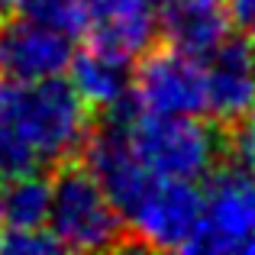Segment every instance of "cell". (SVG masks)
<instances>
[{"label": "cell", "mask_w": 255, "mask_h": 255, "mask_svg": "<svg viewBox=\"0 0 255 255\" xmlns=\"http://www.w3.org/2000/svg\"><path fill=\"white\" fill-rule=\"evenodd\" d=\"M233 10L226 0H162L158 6V29L168 45L187 55L207 58L233 39Z\"/></svg>", "instance_id": "9"}, {"label": "cell", "mask_w": 255, "mask_h": 255, "mask_svg": "<svg viewBox=\"0 0 255 255\" xmlns=\"http://www.w3.org/2000/svg\"><path fill=\"white\" fill-rule=\"evenodd\" d=\"M87 3V36L94 49L117 58H139L158 32L162 0H84Z\"/></svg>", "instance_id": "8"}, {"label": "cell", "mask_w": 255, "mask_h": 255, "mask_svg": "<svg viewBox=\"0 0 255 255\" xmlns=\"http://www.w3.org/2000/svg\"><path fill=\"white\" fill-rule=\"evenodd\" d=\"M194 252L255 255V171L226 168L204 194Z\"/></svg>", "instance_id": "6"}, {"label": "cell", "mask_w": 255, "mask_h": 255, "mask_svg": "<svg viewBox=\"0 0 255 255\" xmlns=\"http://www.w3.org/2000/svg\"><path fill=\"white\" fill-rule=\"evenodd\" d=\"M13 10L23 19L45 26V29H55L68 39L84 36L87 29V3L84 0H16Z\"/></svg>", "instance_id": "14"}, {"label": "cell", "mask_w": 255, "mask_h": 255, "mask_svg": "<svg viewBox=\"0 0 255 255\" xmlns=\"http://www.w3.org/2000/svg\"><path fill=\"white\" fill-rule=\"evenodd\" d=\"M58 249L62 246L49 233V226H42V230H3L0 233V252H10V255H49Z\"/></svg>", "instance_id": "15"}, {"label": "cell", "mask_w": 255, "mask_h": 255, "mask_svg": "<svg viewBox=\"0 0 255 255\" xmlns=\"http://www.w3.org/2000/svg\"><path fill=\"white\" fill-rule=\"evenodd\" d=\"M246 32H249V42L255 45V19H252V23H249V26H246Z\"/></svg>", "instance_id": "19"}, {"label": "cell", "mask_w": 255, "mask_h": 255, "mask_svg": "<svg viewBox=\"0 0 255 255\" xmlns=\"http://www.w3.org/2000/svg\"><path fill=\"white\" fill-rule=\"evenodd\" d=\"M207 68V113L220 123H239L255 104V45L226 39L213 55L204 58Z\"/></svg>", "instance_id": "10"}, {"label": "cell", "mask_w": 255, "mask_h": 255, "mask_svg": "<svg viewBox=\"0 0 255 255\" xmlns=\"http://www.w3.org/2000/svg\"><path fill=\"white\" fill-rule=\"evenodd\" d=\"M49 233L62 249L75 252L117 249L126 243V226L117 204L107 197L91 171L71 162L62 165L52 178Z\"/></svg>", "instance_id": "3"}, {"label": "cell", "mask_w": 255, "mask_h": 255, "mask_svg": "<svg viewBox=\"0 0 255 255\" xmlns=\"http://www.w3.org/2000/svg\"><path fill=\"white\" fill-rule=\"evenodd\" d=\"M81 152H84V168L97 178V184L107 191V197L117 204L120 213L136 200V194L152 178L132 152L126 129H120V126H107L100 132L91 129Z\"/></svg>", "instance_id": "11"}, {"label": "cell", "mask_w": 255, "mask_h": 255, "mask_svg": "<svg viewBox=\"0 0 255 255\" xmlns=\"http://www.w3.org/2000/svg\"><path fill=\"white\" fill-rule=\"evenodd\" d=\"M71 87L91 110H120L129 100V62L87 45L68 62Z\"/></svg>", "instance_id": "12"}, {"label": "cell", "mask_w": 255, "mask_h": 255, "mask_svg": "<svg viewBox=\"0 0 255 255\" xmlns=\"http://www.w3.org/2000/svg\"><path fill=\"white\" fill-rule=\"evenodd\" d=\"M136 158L155 178L200 181L217 168L223 155V139L217 126L191 117H152L136 113L129 126H123Z\"/></svg>", "instance_id": "2"}, {"label": "cell", "mask_w": 255, "mask_h": 255, "mask_svg": "<svg viewBox=\"0 0 255 255\" xmlns=\"http://www.w3.org/2000/svg\"><path fill=\"white\" fill-rule=\"evenodd\" d=\"M129 100L136 113L152 117H200L207 113V68L204 58L165 45L145 49L129 75Z\"/></svg>", "instance_id": "5"}, {"label": "cell", "mask_w": 255, "mask_h": 255, "mask_svg": "<svg viewBox=\"0 0 255 255\" xmlns=\"http://www.w3.org/2000/svg\"><path fill=\"white\" fill-rule=\"evenodd\" d=\"M52 178L45 171L13 174L3 184V230H42L49 226Z\"/></svg>", "instance_id": "13"}, {"label": "cell", "mask_w": 255, "mask_h": 255, "mask_svg": "<svg viewBox=\"0 0 255 255\" xmlns=\"http://www.w3.org/2000/svg\"><path fill=\"white\" fill-rule=\"evenodd\" d=\"M0 78H3V75H0Z\"/></svg>", "instance_id": "20"}, {"label": "cell", "mask_w": 255, "mask_h": 255, "mask_svg": "<svg viewBox=\"0 0 255 255\" xmlns=\"http://www.w3.org/2000/svg\"><path fill=\"white\" fill-rule=\"evenodd\" d=\"M233 126H236L233 145H236V152H239V162L255 171V104L246 110V117L239 120V123H233Z\"/></svg>", "instance_id": "16"}, {"label": "cell", "mask_w": 255, "mask_h": 255, "mask_svg": "<svg viewBox=\"0 0 255 255\" xmlns=\"http://www.w3.org/2000/svg\"><path fill=\"white\" fill-rule=\"evenodd\" d=\"M13 3H16V0H0V19H3L6 13L13 10Z\"/></svg>", "instance_id": "17"}, {"label": "cell", "mask_w": 255, "mask_h": 255, "mask_svg": "<svg viewBox=\"0 0 255 255\" xmlns=\"http://www.w3.org/2000/svg\"><path fill=\"white\" fill-rule=\"evenodd\" d=\"M200 213H204V194L194 187V181L152 174L149 184L120 217L132 246L162 252H194Z\"/></svg>", "instance_id": "4"}, {"label": "cell", "mask_w": 255, "mask_h": 255, "mask_svg": "<svg viewBox=\"0 0 255 255\" xmlns=\"http://www.w3.org/2000/svg\"><path fill=\"white\" fill-rule=\"evenodd\" d=\"M75 55L71 39L32 19H0V75L10 81L62 78Z\"/></svg>", "instance_id": "7"}, {"label": "cell", "mask_w": 255, "mask_h": 255, "mask_svg": "<svg viewBox=\"0 0 255 255\" xmlns=\"http://www.w3.org/2000/svg\"><path fill=\"white\" fill-rule=\"evenodd\" d=\"M91 136V107L71 81H13L0 87V174L62 168Z\"/></svg>", "instance_id": "1"}, {"label": "cell", "mask_w": 255, "mask_h": 255, "mask_svg": "<svg viewBox=\"0 0 255 255\" xmlns=\"http://www.w3.org/2000/svg\"><path fill=\"white\" fill-rule=\"evenodd\" d=\"M0 233H3V174H0Z\"/></svg>", "instance_id": "18"}]
</instances>
